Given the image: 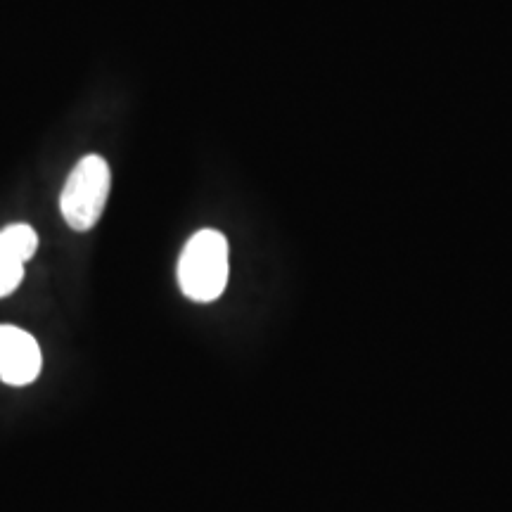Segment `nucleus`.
<instances>
[{
	"instance_id": "obj_4",
	"label": "nucleus",
	"mask_w": 512,
	"mask_h": 512,
	"mask_svg": "<svg viewBox=\"0 0 512 512\" xmlns=\"http://www.w3.org/2000/svg\"><path fill=\"white\" fill-rule=\"evenodd\" d=\"M38 235L27 223H12L0 230V299L22 285L24 264L36 254Z\"/></svg>"
},
{
	"instance_id": "obj_3",
	"label": "nucleus",
	"mask_w": 512,
	"mask_h": 512,
	"mask_svg": "<svg viewBox=\"0 0 512 512\" xmlns=\"http://www.w3.org/2000/svg\"><path fill=\"white\" fill-rule=\"evenodd\" d=\"M41 347L29 332L15 325H0V380L12 387H24L41 375Z\"/></svg>"
},
{
	"instance_id": "obj_1",
	"label": "nucleus",
	"mask_w": 512,
	"mask_h": 512,
	"mask_svg": "<svg viewBox=\"0 0 512 512\" xmlns=\"http://www.w3.org/2000/svg\"><path fill=\"white\" fill-rule=\"evenodd\" d=\"M228 240L219 230L204 228L183 247L178 259V285L197 304L219 299L228 285Z\"/></svg>"
},
{
	"instance_id": "obj_2",
	"label": "nucleus",
	"mask_w": 512,
	"mask_h": 512,
	"mask_svg": "<svg viewBox=\"0 0 512 512\" xmlns=\"http://www.w3.org/2000/svg\"><path fill=\"white\" fill-rule=\"evenodd\" d=\"M110 185V164L100 155L83 157L67 176L60 195V211L67 226L79 233L98 226L107 197H110Z\"/></svg>"
}]
</instances>
